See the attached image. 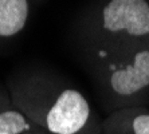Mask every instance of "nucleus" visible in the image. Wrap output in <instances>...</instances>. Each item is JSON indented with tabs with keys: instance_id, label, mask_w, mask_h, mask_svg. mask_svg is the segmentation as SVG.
<instances>
[{
	"instance_id": "obj_1",
	"label": "nucleus",
	"mask_w": 149,
	"mask_h": 134,
	"mask_svg": "<svg viewBox=\"0 0 149 134\" xmlns=\"http://www.w3.org/2000/svg\"><path fill=\"white\" fill-rule=\"evenodd\" d=\"M15 109L49 134H97L101 119L87 98L61 76L45 70H22L8 79Z\"/></svg>"
},
{
	"instance_id": "obj_2",
	"label": "nucleus",
	"mask_w": 149,
	"mask_h": 134,
	"mask_svg": "<svg viewBox=\"0 0 149 134\" xmlns=\"http://www.w3.org/2000/svg\"><path fill=\"white\" fill-rule=\"evenodd\" d=\"M73 32L86 63L149 43V0H91Z\"/></svg>"
},
{
	"instance_id": "obj_3",
	"label": "nucleus",
	"mask_w": 149,
	"mask_h": 134,
	"mask_svg": "<svg viewBox=\"0 0 149 134\" xmlns=\"http://www.w3.org/2000/svg\"><path fill=\"white\" fill-rule=\"evenodd\" d=\"M105 107L142 106L149 98V43L87 63Z\"/></svg>"
},
{
	"instance_id": "obj_4",
	"label": "nucleus",
	"mask_w": 149,
	"mask_h": 134,
	"mask_svg": "<svg viewBox=\"0 0 149 134\" xmlns=\"http://www.w3.org/2000/svg\"><path fill=\"white\" fill-rule=\"evenodd\" d=\"M97 134H149V109L132 106L111 111L101 119Z\"/></svg>"
},
{
	"instance_id": "obj_5",
	"label": "nucleus",
	"mask_w": 149,
	"mask_h": 134,
	"mask_svg": "<svg viewBox=\"0 0 149 134\" xmlns=\"http://www.w3.org/2000/svg\"><path fill=\"white\" fill-rule=\"evenodd\" d=\"M30 14V0H0V50L24 31Z\"/></svg>"
},
{
	"instance_id": "obj_6",
	"label": "nucleus",
	"mask_w": 149,
	"mask_h": 134,
	"mask_svg": "<svg viewBox=\"0 0 149 134\" xmlns=\"http://www.w3.org/2000/svg\"><path fill=\"white\" fill-rule=\"evenodd\" d=\"M35 130L39 129L14 106L0 110V134H26Z\"/></svg>"
},
{
	"instance_id": "obj_7",
	"label": "nucleus",
	"mask_w": 149,
	"mask_h": 134,
	"mask_svg": "<svg viewBox=\"0 0 149 134\" xmlns=\"http://www.w3.org/2000/svg\"><path fill=\"white\" fill-rule=\"evenodd\" d=\"M8 106H12L10 94L4 93V91H1V90H0V110H1V109H4V107H8Z\"/></svg>"
},
{
	"instance_id": "obj_8",
	"label": "nucleus",
	"mask_w": 149,
	"mask_h": 134,
	"mask_svg": "<svg viewBox=\"0 0 149 134\" xmlns=\"http://www.w3.org/2000/svg\"><path fill=\"white\" fill-rule=\"evenodd\" d=\"M26 134H49V133H45L42 130H35V131H30V133H26Z\"/></svg>"
}]
</instances>
